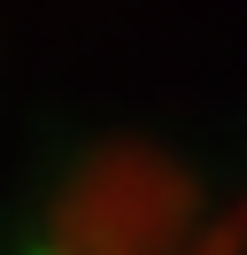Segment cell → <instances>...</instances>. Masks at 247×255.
I'll list each match as a JSON object with an SVG mask.
<instances>
[{"label":"cell","mask_w":247,"mask_h":255,"mask_svg":"<svg viewBox=\"0 0 247 255\" xmlns=\"http://www.w3.org/2000/svg\"><path fill=\"white\" fill-rule=\"evenodd\" d=\"M101 255H124V248H116V240H108V248H101Z\"/></svg>","instance_id":"1"}]
</instances>
